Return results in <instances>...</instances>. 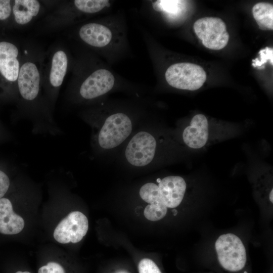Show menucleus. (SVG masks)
<instances>
[{"label": "nucleus", "mask_w": 273, "mask_h": 273, "mask_svg": "<svg viewBox=\"0 0 273 273\" xmlns=\"http://www.w3.org/2000/svg\"><path fill=\"white\" fill-rule=\"evenodd\" d=\"M139 273H161L158 266L151 259L144 258L138 265Z\"/></svg>", "instance_id": "nucleus-23"}, {"label": "nucleus", "mask_w": 273, "mask_h": 273, "mask_svg": "<svg viewBox=\"0 0 273 273\" xmlns=\"http://www.w3.org/2000/svg\"><path fill=\"white\" fill-rule=\"evenodd\" d=\"M209 123L202 114L195 115L183 132L185 144L190 148L198 149L204 147L209 139Z\"/></svg>", "instance_id": "nucleus-13"}, {"label": "nucleus", "mask_w": 273, "mask_h": 273, "mask_svg": "<svg viewBox=\"0 0 273 273\" xmlns=\"http://www.w3.org/2000/svg\"><path fill=\"white\" fill-rule=\"evenodd\" d=\"M86 75L76 89L68 92L71 100L76 96L81 100L96 99L109 92L114 85V76L107 69H97Z\"/></svg>", "instance_id": "nucleus-4"}, {"label": "nucleus", "mask_w": 273, "mask_h": 273, "mask_svg": "<svg viewBox=\"0 0 273 273\" xmlns=\"http://www.w3.org/2000/svg\"><path fill=\"white\" fill-rule=\"evenodd\" d=\"M244 273H247V272H245Z\"/></svg>", "instance_id": "nucleus-30"}, {"label": "nucleus", "mask_w": 273, "mask_h": 273, "mask_svg": "<svg viewBox=\"0 0 273 273\" xmlns=\"http://www.w3.org/2000/svg\"><path fill=\"white\" fill-rule=\"evenodd\" d=\"M116 273H129V272L125 270H120L116 272Z\"/></svg>", "instance_id": "nucleus-27"}, {"label": "nucleus", "mask_w": 273, "mask_h": 273, "mask_svg": "<svg viewBox=\"0 0 273 273\" xmlns=\"http://www.w3.org/2000/svg\"><path fill=\"white\" fill-rule=\"evenodd\" d=\"M21 56V48L18 44L0 41V100L16 102Z\"/></svg>", "instance_id": "nucleus-3"}, {"label": "nucleus", "mask_w": 273, "mask_h": 273, "mask_svg": "<svg viewBox=\"0 0 273 273\" xmlns=\"http://www.w3.org/2000/svg\"><path fill=\"white\" fill-rule=\"evenodd\" d=\"M215 247L218 261L224 269L237 271L244 267L247 260L246 249L237 236L233 234L220 236Z\"/></svg>", "instance_id": "nucleus-6"}, {"label": "nucleus", "mask_w": 273, "mask_h": 273, "mask_svg": "<svg viewBox=\"0 0 273 273\" xmlns=\"http://www.w3.org/2000/svg\"><path fill=\"white\" fill-rule=\"evenodd\" d=\"M16 273H30V272L27 271H18Z\"/></svg>", "instance_id": "nucleus-28"}, {"label": "nucleus", "mask_w": 273, "mask_h": 273, "mask_svg": "<svg viewBox=\"0 0 273 273\" xmlns=\"http://www.w3.org/2000/svg\"><path fill=\"white\" fill-rule=\"evenodd\" d=\"M38 273H65V270L60 264L50 262L47 265L40 267Z\"/></svg>", "instance_id": "nucleus-24"}, {"label": "nucleus", "mask_w": 273, "mask_h": 273, "mask_svg": "<svg viewBox=\"0 0 273 273\" xmlns=\"http://www.w3.org/2000/svg\"><path fill=\"white\" fill-rule=\"evenodd\" d=\"M156 141L149 132L140 131L135 134L126 146L125 156L131 165L142 167L153 160L156 149Z\"/></svg>", "instance_id": "nucleus-9"}, {"label": "nucleus", "mask_w": 273, "mask_h": 273, "mask_svg": "<svg viewBox=\"0 0 273 273\" xmlns=\"http://www.w3.org/2000/svg\"><path fill=\"white\" fill-rule=\"evenodd\" d=\"M12 165L5 160L0 159V199L4 197L10 189L11 180L9 171Z\"/></svg>", "instance_id": "nucleus-19"}, {"label": "nucleus", "mask_w": 273, "mask_h": 273, "mask_svg": "<svg viewBox=\"0 0 273 273\" xmlns=\"http://www.w3.org/2000/svg\"><path fill=\"white\" fill-rule=\"evenodd\" d=\"M45 52L34 42L22 45L17 82L16 118L28 120L34 134L57 136L63 131L54 119L43 93L42 71Z\"/></svg>", "instance_id": "nucleus-1"}, {"label": "nucleus", "mask_w": 273, "mask_h": 273, "mask_svg": "<svg viewBox=\"0 0 273 273\" xmlns=\"http://www.w3.org/2000/svg\"><path fill=\"white\" fill-rule=\"evenodd\" d=\"M193 28L202 44L208 49L219 50L228 44L230 35L225 23L219 18L199 19L194 23Z\"/></svg>", "instance_id": "nucleus-8"}, {"label": "nucleus", "mask_w": 273, "mask_h": 273, "mask_svg": "<svg viewBox=\"0 0 273 273\" xmlns=\"http://www.w3.org/2000/svg\"><path fill=\"white\" fill-rule=\"evenodd\" d=\"M24 220L13 210L11 200L4 197L0 199V233L14 235L23 229Z\"/></svg>", "instance_id": "nucleus-16"}, {"label": "nucleus", "mask_w": 273, "mask_h": 273, "mask_svg": "<svg viewBox=\"0 0 273 273\" xmlns=\"http://www.w3.org/2000/svg\"><path fill=\"white\" fill-rule=\"evenodd\" d=\"M78 35L84 43L95 48L107 46L112 38L111 30L97 22H89L82 25L78 31Z\"/></svg>", "instance_id": "nucleus-15"}, {"label": "nucleus", "mask_w": 273, "mask_h": 273, "mask_svg": "<svg viewBox=\"0 0 273 273\" xmlns=\"http://www.w3.org/2000/svg\"><path fill=\"white\" fill-rule=\"evenodd\" d=\"M259 59L256 58L252 60V65L254 67H258V69H264L263 64L269 61L270 64L273 65V49L266 47L259 52Z\"/></svg>", "instance_id": "nucleus-21"}, {"label": "nucleus", "mask_w": 273, "mask_h": 273, "mask_svg": "<svg viewBox=\"0 0 273 273\" xmlns=\"http://www.w3.org/2000/svg\"><path fill=\"white\" fill-rule=\"evenodd\" d=\"M172 211L174 212V215H175L177 213V211L176 210H173Z\"/></svg>", "instance_id": "nucleus-29"}, {"label": "nucleus", "mask_w": 273, "mask_h": 273, "mask_svg": "<svg viewBox=\"0 0 273 273\" xmlns=\"http://www.w3.org/2000/svg\"><path fill=\"white\" fill-rule=\"evenodd\" d=\"M59 1L38 0L13 1V24L18 27H24L33 22L42 14L46 9L54 8Z\"/></svg>", "instance_id": "nucleus-11"}, {"label": "nucleus", "mask_w": 273, "mask_h": 273, "mask_svg": "<svg viewBox=\"0 0 273 273\" xmlns=\"http://www.w3.org/2000/svg\"><path fill=\"white\" fill-rule=\"evenodd\" d=\"M13 138L11 132L0 122V144L10 141Z\"/></svg>", "instance_id": "nucleus-25"}, {"label": "nucleus", "mask_w": 273, "mask_h": 273, "mask_svg": "<svg viewBox=\"0 0 273 273\" xmlns=\"http://www.w3.org/2000/svg\"><path fill=\"white\" fill-rule=\"evenodd\" d=\"M69 63L67 51L62 44L52 47L45 52L42 71L43 93L53 113Z\"/></svg>", "instance_id": "nucleus-2"}, {"label": "nucleus", "mask_w": 273, "mask_h": 273, "mask_svg": "<svg viewBox=\"0 0 273 273\" xmlns=\"http://www.w3.org/2000/svg\"><path fill=\"white\" fill-rule=\"evenodd\" d=\"M74 5L84 14H93L102 11L109 5L107 0H75Z\"/></svg>", "instance_id": "nucleus-18"}, {"label": "nucleus", "mask_w": 273, "mask_h": 273, "mask_svg": "<svg viewBox=\"0 0 273 273\" xmlns=\"http://www.w3.org/2000/svg\"><path fill=\"white\" fill-rule=\"evenodd\" d=\"M252 14L261 30L273 29V6L271 4L260 2L252 8Z\"/></svg>", "instance_id": "nucleus-17"}, {"label": "nucleus", "mask_w": 273, "mask_h": 273, "mask_svg": "<svg viewBox=\"0 0 273 273\" xmlns=\"http://www.w3.org/2000/svg\"><path fill=\"white\" fill-rule=\"evenodd\" d=\"M165 77L167 83L174 88L196 90L202 86L206 80L203 68L190 63H178L170 66Z\"/></svg>", "instance_id": "nucleus-5"}, {"label": "nucleus", "mask_w": 273, "mask_h": 273, "mask_svg": "<svg viewBox=\"0 0 273 273\" xmlns=\"http://www.w3.org/2000/svg\"><path fill=\"white\" fill-rule=\"evenodd\" d=\"M269 200L271 203H272V189L271 190V192L269 194Z\"/></svg>", "instance_id": "nucleus-26"}, {"label": "nucleus", "mask_w": 273, "mask_h": 273, "mask_svg": "<svg viewBox=\"0 0 273 273\" xmlns=\"http://www.w3.org/2000/svg\"><path fill=\"white\" fill-rule=\"evenodd\" d=\"M88 229L86 216L81 212L73 211L58 224L54 230V237L60 243H76L82 239Z\"/></svg>", "instance_id": "nucleus-10"}, {"label": "nucleus", "mask_w": 273, "mask_h": 273, "mask_svg": "<svg viewBox=\"0 0 273 273\" xmlns=\"http://www.w3.org/2000/svg\"><path fill=\"white\" fill-rule=\"evenodd\" d=\"M141 198L150 203L144 210V215L151 221H157L166 214L167 207L159 192L158 185L148 183L144 185L140 190Z\"/></svg>", "instance_id": "nucleus-12"}, {"label": "nucleus", "mask_w": 273, "mask_h": 273, "mask_svg": "<svg viewBox=\"0 0 273 273\" xmlns=\"http://www.w3.org/2000/svg\"><path fill=\"white\" fill-rule=\"evenodd\" d=\"M13 1L0 0V22L12 20L13 23Z\"/></svg>", "instance_id": "nucleus-22"}, {"label": "nucleus", "mask_w": 273, "mask_h": 273, "mask_svg": "<svg viewBox=\"0 0 273 273\" xmlns=\"http://www.w3.org/2000/svg\"><path fill=\"white\" fill-rule=\"evenodd\" d=\"M132 128L129 117L123 113L111 115L105 120L98 136L99 146L104 149L114 148L130 135Z\"/></svg>", "instance_id": "nucleus-7"}, {"label": "nucleus", "mask_w": 273, "mask_h": 273, "mask_svg": "<svg viewBox=\"0 0 273 273\" xmlns=\"http://www.w3.org/2000/svg\"><path fill=\"white\" fill-rule=\"evenodd\" d=\"M184 2L182 1H157L153 3V8L157 11L176 15L181 11Z\"/></svg>", "instance_id": "nucleus-20"}, {"label": "nucleus", "mask_w": 273, "mask_h": 273, "mask_svg": "<svg viewBox=\"0 0 273 273\" xmlns=\"http://www.w3.org/2000/svg\"><path fill=\"white\" fill-rule=\"evenodd\" d=\"M160 194L167 207L173 208L181 202L186 190L185 179L179 176H168L158 183Z\"/></svg>", "instance_id": "nucleus-14"}]
</instances>
